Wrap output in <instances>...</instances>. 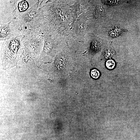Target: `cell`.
<instances>
[{
	"label": "cell",
	"mask_w": 140,
	"mask_h": 140,
	"mask_svg": "<svg viewBox=\"0 0 140 140\" xmlns=\"http://www.w3.org/2000/svg\"><path fill=\"white\" fill-rule=\"evenodd\" d=\"M73 0H43L40 7L44 26L68 37L74 18L69 5Z\"/></svg>",
	"instance_id": "cell-1"
},
{
	"label": "cell",
	"mask_w": 140,
	"mask_h": 140,
	"mask_svg": "<svg viewBox=\"0 0 140 140\" xmlns=\"http://www.w3.org/2000/svg\"><path fill=\"white\" fill-rule=\"evenodd\" d=\"M43 0H38L31 8L20 14L12 22L20 36L25 35L40 30L43 22L40 7Z\"/></svg>",
	"instance_id": "cell-2"
},
{
	"label": "cell",
	"mask_w": 140,
	"mask_h": 140,
	"mask_svg": "<svg viewBox=\"0 0 140 140\" xmlns=\"http://www.w3.org/2000/svg\"><path fill=\"white\" fill-rule=\"evenodd\" d=\"M41 30L43 33L44 44L39 58L41 64L51 61L67 45L68 37L41 25Z\"/></svg>",
	"instance_id": "cell-3"
},
{
	"label": "cell",
	"mask_w": 140,
	"mask_h": 140,
	"mask_svg": "<svg viewBox=\"0 0 140 140\" xmlns=\"http://www.w3.org/2000/svg\"><path fill=\"white\" fill-rule=\"evenodd\" d=\"M23 36L7 39L2 44L0 58L4 69L15 66L20 60L24 48Z\"/></svg>",
	"instance_id": "cell-4"
},
{
	"label": "cell",
	"mask_w": 140,
	"mask_h": 140,
	"mask_svg": "<svg viewBox=\"0 0 140 140\" xmlns=\"http://www.w3.org/2000/svg\"><path fill=\"white\" fill-rule=\"evenodd\" d=\"M24 48L22 54L31 59L39 58L44 44L43 33L40 31L23 35Z\"/></svg>",
	"instance_id": "cell-5"
},
{
	"label": "cell",
	"mask_w": 140,
	"mask_h": 140,
	"mask_svg": "<svg viewBox=\"0 0 140 140\" xmlns=\"http://www.w3.org/2000/svg\"><path fill=\"white\" fill-rule=\"evenodd\" d=\"M87 18L84 12L74 20L68 37V39L82 42L87 33Z\"/></svg>",
	"instance_id": "cell-6"
},
{
	"label": "cell",
	"mask_w": 140,
	"mask_h": 140,
	"mask_svg": "<svg viewBox=\"0 0 140 140\" xmlns=\"http://www.w3.org/2000/svg\"><path fill=\"white\" fill-rule=\"evenodd\" d=\"M16 1L0 0V24L7 23L14 19V12Z\"/></svg>",
	"instance_id": "cell-7"
},
{
	"label": "cell",
	"mask_w": 140,
	"mask_h": 140,
	"mask_svg": "<svg viewBox=\"0 0 140 140\" xmlns=\"http://www.w3.org/2000/svg\"><path fill=\"white\" fill-rule=\"evenodd\" d=\"M0 44L6 40L18 36L12 21L6 24H0Z\"/></svg>",
	"instance_id": "cell-8"
},
{
	"label": "cell",
	"mask_w": 140,
	"mask_h": 140,
	"mask_svg": "<svg viewBox=\"0 0 140 140\" xmlns=\"http://www.w3.org/2000/svg\"><path fill=\"white\" fill-rule=\"evenodd\" d=\"M38 0H16L15 9L14 12V19L19 15L31 8L37 2Z\"/></svg>",
	"instance_id": "cell-9"
},
{
	"label": "cell",
	"mask_w": 140,
	"mask_h": 140,
	"mask_svg": "<svg viewBox=\"0 0 140 140\" xmlns=\"http://www.w3.org/2000/svg\"><path fill=\"white\" fill-rule=\"evenodd\" d=\"M89 1L88 0H75L73 4L69 5L74 20L85 12L89 5Z\"/></svg>",
	"instance_id": "cell-10"
},
{
	"label": "cell",
	"mask_w": 140,
	"mask_h": 140,
	"mask_svg": "<svg viewBox=\"0 0 140 140\" xmlns=\"http://www.w3.org/2000/svg\"><path fill=\"white\" fill-rule=\"evenodd\" d=\"M126 31V30L120 26H114L109 31V36L112 37H116Z\"/></svg>",
	"instance_id": "cell-11"
},
{
	"label": "cell",
	"mask_w": 140,
	"mask_h": 140,
	"mask_svg": "<svg viewBox=\"0 0 140 140\" xmlns=\"http://www.w3.org/2000/svg\"><path fill=\"white\" fill-rule=\"evenodd\" d=\"M103 3L109 6H114L117 4L121 1L118 0H102Z\"/></svg>",
	"instance_id": "cell-12"
},
{
	"label": "cell",
	"mask_w": 140,
	"mask_h": 140,
	"mask_svg": "<svg viewBox=\"0 0 140 140\" xmlns=\"http://www.w3.org/2000/svg\"><path fill=\"white\" fill-rule=\"evenodd\" d=\"M115 65L114 61L112 59L108 60L106 63V67L109 69H112L114 68Z\"/></svg>",
	"instance_id": "cell-13"
},
{
	"label": "cell",
	"mask_w": 140,
	"mask_h": 140,
	"mask_svg": "<svg viewBox=\"0 0 140 140\" xmlns=\"http://www.w3.org/2000/svg\"><path fill=\"white\" fill-rule=\"evenodd\" d=\"M90 75L92 78L95 79H97L99 76L100 73L98 70L94 69L91 70Z\"/></svg>",
	"instance_id": "cell-14"
}]
</instances>
